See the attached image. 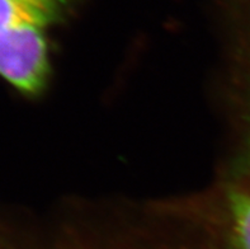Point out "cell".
I'll use <instances>...</instances> for the list:
<instances>
[{"label":"cell","instance_id":"cell-2","mask_svg":"<svg viewBox=\"0 0 250 249\" xmlns=\"http://www.w3.org/2000/svg\"><path fill=\"white\" fill-rule=\"evenodd\" d=\"M60 6V0H0V38L32 27L47 29Z\"/></svg>","mask_w":250,"mask_h":249},{"label":"cell","instance_id":"cell-1","mask_svg":"<svg viewBox=\"0 0 250 249\" xmlns=\"http://www.w3.org/2000/svg\"><path fill=\"white\" fill-rule=\"evenodd\" d=\"M48 74L46 28L32 27L0 38V76L19 91L33 94Z\"/></svg>","mask_w":250,"mask_h":249},{"label":"cell","instance_id":"cell-3","mask_svg":"<svg viewBox=\"0 0 250 249\" xmlns=\"http://www.w3.org/2000/svg\"><path fill=\"white\" fill-rule=\"evenodd\" d=\"M229 207L232 249H250V191H232Z\"/></svg>","mask_w":250,"mask_h":249},{"label":"cell","instance_id":"cell-4","mask_svg":"<svg viewBox=\"0 0 250 249\" xmlns=\"http://www.w3.org/2000/svg\"><path fill=\"white\" fill-rule=\"evenodd\" d=\"M248 158H249V167H250V139H249V154H248Z\"/></svg>","mask_w":250,"mask_h":249}]
</instances>
